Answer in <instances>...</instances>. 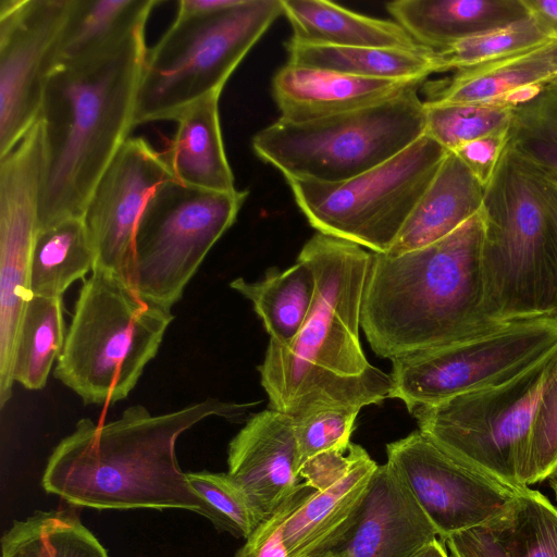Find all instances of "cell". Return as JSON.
<instances>
[{
	"label": "cell",
	"instance_id": "31",
	"mask_svg": "<svg viewBox=\"0 0 557 557\" xmlns=\"http://www.w3.org/2000/svg\"><path fill=\"white\" fill-rule=\"evenodd\" d=\"M75 506L37 510L1 537V557H109Z\"/></svg>",
	"mask_w": 557,
	"mask_h": 557
},
{
	"label": "cell",
	"instance_id": "15",
	"mask_svg": "<svg viewBox=\"0 0 557 557\" xmlns=\"http://www.w3.org/2000/svg\"><path fill=\"white\" fill-rule=\"evenodd\" d=\"M72 0L0 1V158L37 121Z\"/></svg>",
	"mask_w": 557,
	"mask_h": 557
},
{
	"label": "cell",
	"instance_id": "33",
	"mask_svg": "<svg viewBox=\"0 0 557 557\" xmlns=\"http://www.w3.org/2000/svg\"><path fill=\"white\" fill-rule=\"evenodd\" d=\"M508 144L533 168L557 180V83L515 107Z\"/></svg>",
	"mask_w": 557,
	"mask_h": 557
},
{
	"label": "cell",
	"instance_id": "23",
	"mask_svg": "<svg viewBox=\"0 0 557 557\" xmlns=\"http://www.w3.org/2000/svg\"><path fill=\"white\" fill-rule=\"evenodd\" d=\"M386 10L419 45L434 51L529 17L522 0H396Z\"/></svg>",
	"mask_w": 557,
	"mask_h": 557
},
{
	"label": "cell",
	"instance_id": "20",
	"mask_svg": "<svg viewBox=\"0 0 557 557\" xmlns=\"http://www.w3.org/2000/svg\"><path fill=\"white\" fill-rule=\"evenodd\" d=\"M377 463L360 445L345 473L314 491L288 518L284 542L289 557H322L339 548L355 527Z\"/></svg>",
	"mask_w": 557,
	"mask_h": 557
},
{
	"label": "cell",
	"instance_id": "5",
	"mask_svg": "<svg viewBox=\"0 0 557 557\" xmlns=\"http://www.w3.org/2000/svg\"><path fill=\"white\" fill-rule=\"evenodd\" d=\"M483 271L491 318L550 317L557 235L535 170L507 145L484 189Z\"/></svg>",
	"mask_w": 557,
	"mask_h": 557
},
{
	"label": "cell",
	"instance_id": "21",
	"mask_svg": "<svg viewBox=\"0 0 557 557\" xmlns=\"http://www.w3.org/2000/svg\"><path fill=\"white\" fill-rule=\"evenodd\" d=\"M413 83L364 78L286 63L273 76L272 94L281 120L304 123L366 108Z\"/></svg>",
	"mask_w": 557,
	"mask_h": 557
},
{
	"label": "cell",
	"instance_id": "12",
	"mask_svg": "<svg viewBox=\"0 0 557 557\" xmlns=\"http://www.w3.org/2000/svg\"><path fill=\"white\" fill-rule=\"evenodd\" d=\"M557 348V318L505 323L483 334L392 360L391 398L408 411L507 382Z\"/></svg>",
	"mask_w": 557,
	"mask_h": 557
},
{
	"label": "cell",
	"instance_id": "24",
	"mask_svg": "<svg viewBox=\"0 0 557 557\" xmlns=\"http://www.w3.org/2000/svg\"><path fill=\"white\" fill-rule=\"evenodd\" d=\"M484 189L462 160L448 151L386 255L419 249L449 235L482 209Z\"/></svg>",
	"mask_w": 557,
	"mask_h": 557
},
{
	"label": "cell",
	"instance_id": "46",
	"mask_svg": "<svg viewBox=\"0 0 557 557\" xmlns=\"http://www.w3.org/2000/svg\"><path fill=\"white\" fill-rule=\"evenodd\" d=\"M322 557H349L348 554L343 549H334L326 554H324Z\"/></svg>",
	"mask_w": 557,
	"mask_h": 557
},
{
	"label": "cell",
	"instance_id": "39",
	"mask_svg": "<svg viewBox=\"0 0 557 557\" xmlns=\"http://www.w3.org/2000/svg\"><path fill=\"white\" fill-rule=\"evenodd\" d=\"M314 491L302 482L269 519L255 529L234 557H289L284 542L286 521Z\"/></svg>",
	"mask_w": 557,
	"mask_h": 557
},
{
	"label": "cell",
	"instance_id": "36",
	"mask_svg": "<svg viewBox=\"0 0 557 557\" xmlns=\"http://www.w3.org/2000/svg\"><path fill=\"white\" fill-rule=\"evenodd\" d=\"M557 467V348L552 356L537 399L520 483L545 481Z\"/></svg>",
	"mask_w": 557,
	"mask_h": 557
},
{
	"label": "cell",
	"instance_id": "34",
	"mask_svg": "<svg viewBox=\"0 0 557 557\" xmlns=\"http://www.w3.org/2000/svg\"><path fill=\"white\" fill-rule=\"evenodd\" d=\"M552 40L541 27L527 17L460 40L434 51L436 73L462 70Z\"/></svg>",
	"mask_w": 557,
	"mask_h": 557
},
{
	"label": "cell",
	"instance_id": "4",
	"mask_svg": "<svg viewBox=\"0 0 557 557\" xmlns=\"http://www.w3.org/2000/svg\"><path fill=\"white\" fill-rule=\"evenodd\" d=\"M146 23L111 49L52 70L38 119L46 165L37 231L82 216L102 173L127 139L147 53Z\"/></svg>",
	"mask_w": 557,
	"mask_h": 557
},
{
	"label": "cell",
	"instance_id": "17",
	"mask_svg": "<svg viewBox=\"0 0 557 557\" xmlns=\"http://www.w3.org/2000/svg\"><path fill=\"white\" fill-rule=\"evenodd\" d=\"M227 467L259 525L302 483L294 418L270 408L249 417L228 444Z\"/></svg>",
	"mask_w": 557,
	"mask_h": 557
},
{
	"label": "cell",
	"instance_id": "40",
	"mask_svg": "<svg viewBox=\"0 0 557 557\" xmlns=\"http://www.w3.org/2000/svg\"><path fill=\"white\" fill-rule=\"evenodd\" d=\"M509 127L486 134L453 151L484 187L492 178L508 145Z\"/></svg>",
	"mask_w": 557,
	"mask_h": 557
},
{
	"label": "cell",
	"instance_id": "42",
	"mask_svg": "<svg viewBox=\"0 0 557 557\" xmlns=\"http://www.w3.org/2000/svg\"><path fill=\"white\" fill-rule=\"evenodd\" d=\"M533 169L536 172L541 191L543 194L547 210L550 214L552 221L555 226L556 235H557V180L536 170L535 168H533ZM550 317L557 318V283H556L555 300H554V306H553Z\"/></svg>",
	"mask_w": 557,
	"mask_h": 557
},
{
	"label": "cell",
	"instance_id": "25",
	"mask_svg": "<svg viewBox=\"0 0 557 557\" xmlns=\"http://www.w3.org/2000/svg\"><path fill=\"white\" fill-rule=\"evenodd\" d=\"M220 95L210 94L181 112L163 157L174 180L205 190L232 193L237 189L223 145Z\"/></svg>",
	"mask_w": 557,
	"mask_h": 557
},
{
	"label": "cell",
	"instance_id": "6",
	"mask_svg": "<svg viewBox=\"0 0 557 557\" xmlns=\"http://www.w3.org/2000/svg\"><path fill=\"white\" fill-rule=\"evenodd\" d=\"M173 319L120 277L94 269L81 287L53 374L85 404L123 400L157 356Z\"/></svg>",
	"mask_w": 557,
	"mask_h": 557
},
{
	"label": "cell",
	"instance_id": "18",
	"mask_svg": "<svg viewBox=\"0 0 557 557\" xmlns=\"http://www.w3.org/2000/svg\"><path fill=\"white\" fill-rule=\"evenodd\" d=\"M435 539L436 529L386 462L373 472L358 520L337 549L349 557H412Z\"/></svg>",
	"mask_w": 557,
	"mask_h": 557
},
{
	"label": "cell",
	"instance_id": "19",
	"mask_svg": "<svg viewBox=\"0 0 557 557\" xmlns=\"http://www.w3.org/2000/svg\"><path fill=\"white\" fill-rule=\"evenodd\" d=\"M557 79V40L458 70L444 81L422 84L433 104L499 103L516 107Z\"/></svg>",
	"mask_w": 557,
	"mask_h": 557
},
{
	"label": "cell",
	"instance_id": "45",
	"mask_svg": "<svg viewBox=\"0 0 557 557\" xmlns=\"http://www.w3.org/2000/svg\"><path fill=\"white\" fill-rule=\"evenodd\" d=\"M557 499V467L546 479Z\"/></svg>",
	"mask_w": 557,
	"mask_h": 557
},
{
	"label": "cell",
	"instance_id": "28",
	"mask_svg": "<svg viewBox=\"0 0 557 557\" xmlns=\"http://www.w3.org/2000/svg\"><path fill=\"white\" fill-rule=\"evenodd\" d=\"M285 49L289 64L357 77L424 82L436 73L434 50L431 49L319 46L293 38L285 42Z\"/></svg>",
	"mask_w": 557,
	"mask_h": 557
},
{
	"label": "cell",
	"instance_id": "30",
	"mask_svg": "<svg viewBox=\"0 0 557 557\" xmlns=\"http://www.w3.org/2000/svg\"><path fill=\"white\" fill-rule=\"evenodd\" d=\"M96 252L82 216L38 230L32 265V295L62 297L67 287L92 271Z\"/></svg>",
	"mask_w": 557,
	"mask_h": 557
},
{
	"label": "cell",
	"instance_id": "29",
	"mask_svg": "<svg viewBox=\"0 0 557 557\" xmlns=\"http://www.w3.org/2000/svg\"><path fill=\"white\" fill-rule=\"evenodd\" d=\"M230 287L248 299L270 335V343L286 347L296 337L311 308L315 277L311 268L297 259L281 271L267 270L261 280L237 277Z\"/></svg>",
	"mask_w": 557,
	"mask_h": 557
},
{
	"label": "cell",
	"instance_id": "41",
	"mask_svg": "<svg viewBox=\"0 0 557 557\" xmlns=\"http://www.w3.org/2000/svg\"><path fill=\"white\" fill-rule=\"evenodd\" d=\"M529 17L550 38L557 40V0H522Z\"/></svg>",
	"mask_w": 557,
	"mask_h": 557
},
{
	"label": "cell",
	"instance_id": "32",
	"mask_svg": "<svg viewBox=\"0 0 557 557\" xmlns=\"http://www.w3.org/2000/svg\"><path fill=\"white\" fill-rule=\"evenodd\" d=\"M62 297L32 295L22 315L13 359V379L27 389L45 387L59 358L65 327Z\"/></svg>",
	"mask_w": 557,
	"mask_h": 557
},
{
	"label": "cell",
	"instance_id": "43",
	"mask_svg": "<svg viewBox=\"0 0 557 557\" xmlns=\"http://www.w3.org/2000/svg\"><path fill=\"white\" fill-rule=\"evenodd\" d=\"M240 0H181L178 14H212L238 4Z\"/></svg>",
	"mask_w": 557,
	"mask_h": 557
},
{
	"label": "cell",
	"instance_id": "37",
	"mask_svg": "<svg viewBox=\"0 0 557 557\" xmlns=\"http://www.w3.org/2000/svg\"><path fill=\"white\" fill-rule=\"evenodd\" d=\"M188 481L211 511L210 522L219 531L248 539L258 527L256 518L239 487L227 473L188 472Z\"/></svg>",
	"mask_w": 557,
	"mask_h": 557
},
{
	"label": "cell",
	"instance_id": "1",
	"mask_svg": "<svg viewBox=\"0 0 557 557\" xmlns=\"http://www.w3.org/2000/svg\"><path fill=\"white\" fill-rule=\"evenodd\" d=\"M297 259L313 271L315 292L293 342H269L258 367L268 408L296 418L325 408L361 410L391 398V375L368 361L359 337L372 251L315 232Z\"/></svg>",
	"mask_w": 557,
	"mask_h": 557
},
{
	"label": "cell",
	"instance_id": "47",
	"mask_svg": "<svg viewBox=\"0 0 557 557\" xmlns=\"http://www.w3.org/2000/svg\"><path fill=\"white\" fill-rule=\"evenodd\" d=\"M553 83H557V79L555 82H553Z\"/></svg>",
	"mask_w": 557,
	"mask_h": 557
},
{
	"label": "cell",
	"instance_id": "7",
	"mask_svg": "<svg viewBox=\"0 0 557 557\" xmlns=\"http://www.w3.org/2000/svg\"><path fill=\"white\" fill-rule=\"evenodd\" d=\"M282 0H240L212 14H176L147 50L133 125L175 121L195 101L222 92L230 76L272 23Z\"/></svg>",
	"mask_w": 557,
	"mask_h": 557
},
{
	"label": "cell",
	"instance_id": "11",
	"mask_svg": "<svg viewBox=\"0 0 557 557\" xmlns=\"http://www.w3.org/2000/svg\"><path fill=\"white\" fill-rule=\"evenodd\" d=\"M555 350L507 382L412 409L419 431L458 460L524 487L520 483L523 458Z\"/></svg>",
	"mask_w": 557,
	"mask_h": 557
},
{
	"label": "cell",
	"instance_id": "13",
	"mask_svg": "<svg viewBox=\"0 0 557 557\" xmlns=\"http://www.w3.org/2000/svg\"><path fill=\"white\" fill-rule=\"evenodd\" d=\"M46 165L40 119L0 158V406L12 396L13 359L26 302Z\"/></svg>",
	"mask_w": 557,
	"mask_h": 557
},
{
	"label": "cell",
	"instance_id": "16",
	"mask_svg": "<svg viewBox=\"0 0 557 557\" xmlns=\"http://www.w3.org/2000/svg\"><path fill=\"white\" fill-rule=\"evenodd\" d=\"M172 178L163 153L145 138L124 141L96 184L82 215L96 252L94 269L107 271L129 286L136 227L158 188Z\"/></svg>",
	"mask_w": 557,
	"mask_h": 557
},
{
	"label": "cell",
	"instance_id": "35",
	"mask_svg": "<svg viewBox=\"0 0 557 557\" xmlns=\"http://www.w3.org/2000/svg\"><path fill=\"white\" fill-rule=\"evenodd\" d=\"M424 102V101H423ZM424 135L448 151L495 131L508 128L515 107L499 103L424 102Z\"/></svg>",
	"mask_w": 557,
	"mask_h": 557
},
{
	"label": "cell",
	"instance_id": "27",
	"mask_svg": "<svg viewBox=\"0 0 557 557\" xmlns=\"http://www.w3.org/2000/svg\"><path fill=\"white\" fill-rule=\"evenodd\" d=\"M160 0H72L61 33L54 67L94 58L147 23Z\"/></svg>",
	"mask_w": 557,
	"mask_h": 557
},
{
	"label": "cell",
	"instance_id": "10",
	"mask_svg": "<svg viewBox=\"0 0 557 557\" xmlns=\"http://www.w3.org/2000/svg\"><path fill=\"white\" fill-rule=\"evenodd\" d=\"M247 195V190H205L174 178L162 184L136 227L129 287L171 311L213 245L235 222Z\"/></svg>",
	"mask_w": 557,
	"mask_h": 557
},
{
	"label": "cell",
	"instance_id": "14",
	"mask_svg": "<svg viewBox=\"0 0 557 557\" xmlns=\"http://www.w3.org/2000/svg\"><path fill=\"white\" fill-rule=\"evenodd\" d=\"M387 463L443 542L499 515L525 487L506 484L453 457L419 430L386 446Z\"/></svg>",
	"mask_w": 557,
	"mask_h": 557
},
{
	"label": "cell",
	"instance_id": "22",
	"mask_svg": "<svg viewBox=\"0 0 557 557\" xmlns=\"http://www.w3.org/2000/svg\"><path fill=\"white\" fill-rule=\"evenodd\" d=\"M444 543L450 557H557V507L525 487L499 515Z\"/></svg>",
	"mask_w": 557,
	"mask_h": 557
},
{
	"label": "cell",
	"instance_id": "2",
	"mask_svg": "<svg viewBox=\"0 0 557 557\" xmlns=\"http://www.w3.org/2000/svg\"><path fill=\"white\" fill-rule=\"evenodd\" d=\"M257 404L210 397L160 414L134 405L107 423L83 418L53 449L41 486L75 507L177 508L210 521L209 507L180 468L177 438L210 417L240 420Z\"/></svg>",
	"mask_w": 557,
	"mask_h": 557
},
{
	"label": "cell",
	"instance_id": "38",
	"mask_svg": "<svg viewBox=\"0 0 557 557\" xmlns=\"http://www.w3.org/2000/svg\"><path fill=\"white\" fill-rule=\"evenodd\" d=\"M359 409L325 408L294 418L299 468L312 458L346 450ZM298 468V471H299Z\"/></svg>",
	"mask_w": 557,
	"mask_h": 557
},
{
	"label": "cell",
	"instance_id": "3",
	"mask_svg": "<svg viewBox=\"0 0 557 557\" xmlns=\"http://www.w3.org/2000/svg\"><path fill=\"white\" fill-rule=\"evenodd\" d=\"M483 236L481 209L430 245L396 256L372 252L361 329L375 355L394 360L505 324L487 311Z\"/></svg>",
	"mask_w": 557,
	"mask_h": 557
},
{
	"label": "cell",
	"instance_id": "9",
	"mask_svg": "<svg viewBox=\"0 0 557 557\" xmlns=\"http://www.w3.org/2000/svg\"><path fill=\"white\" fill-rule=\"evenodd\" d=\"M447 153L423 135L393 158L347 181L286 182L317 232L386 253Z\"/></svg>",
	"mask_w": 557,
	"mask_h": 557
},
{
	"label": "cell",
	"instance_id": "26",
	"mask_svg": "<svg viewBox=\"0 0 557 557\" xmlns=\"http://www.w3.org/2000/svg\"><path fill=\"white\" fill-rule=\"evenodd\" d=\"M293 38L309 45L404 50L428 49L398 23L352 12L331 1L282 0Z\"/></svg>",
	"mask_w": 557,
	"mask_h": 557
},
{
	"label": "cell",
	"instance_id": "8",
	"mask_svg": "<svg viewBox=\"0 0 557 557\" xmlns=\"http://www.w3.org/2000/svg\"><path fill=\"white\" fill-rule=\"evenodd\" d=\"M413 83L375 104L304 123L278 119L258 132L252 150L285 180L337 183L393 158L424 135L425 109Z\"/></svg>",
	"mask_w": 557,
	"mask_h": 557
},
{
	"label": "cell",
	"instance_id": "44",
	"mask_svg": "<svg viewBox=\"0 0 557 557\" xmlns=\"http://www.w3.org/2000/svg\"><path fill=\"white\" fill-rule=\"evenodd\" d=\"M412 557H450V555L446 549L445 543L440 539H435Z\"/></svg>",
	"mask_w": 557,
	"mask_h": 557
}]
</instances>
